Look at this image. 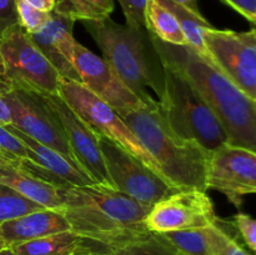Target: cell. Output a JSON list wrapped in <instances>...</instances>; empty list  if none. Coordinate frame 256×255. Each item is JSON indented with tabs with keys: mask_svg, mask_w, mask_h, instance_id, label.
<instances>
[{
	"mask_svg": "<svg viewBox=\"0 0 256 255\" xmlns=\"http://www.w3.org/2000/svg\"><path fill=\"white\" fill-rule=\"evenodd\" d=\"M16 8L20 25L28 34H32L42 29L52 14V12H42V10L32 6L24 0H16Z\"/></svg>",
	"mask_w": 256,
	"mask_h": 255,
	"instance_id": "obj_28",
	"label": "cell"
},
{
	"mask_svg": "<svg viewBox=\"0 0 256 255\" xmlns=\"http://www.w3.org/2000/svg\"><path fill=\"white\" fill-rule=\"evenodd\" d=\"M0 182L14 189L22 196L42 205L45 209L62 212V189L32 176L20 168L0 158Z\"/></svg>",
	"mask_w": 256,
	"mask_h": 255,
	"instance_id": "obj_18",
	"label": "cell"
},
{
	"mask_svg": "<svg viewBox=\"0 0 256 255\" xmlns=\"http://www.w3.org/2000/svg\"><path fill=\"white\" fill-rule=\"evenodd\" d=\"M166 8L172 10L176 18L182 32L186 40L188 46L199 52L202 56L208 59V52L205 48L204 34L212 25L200 14V12H194L174 0H160Z\"/></svg>",
	"mask_w": 256,
	"mask_h": 255,
	"instance_id": "obj_21",
	"label": "cell"
},
{
	"mask_svg": "<svg viewBox=\"0 0 256 255\" xmlns=\"http://www.w3.org/2000/svg\"><path fill=\"white\" fill-rule=\"evenodd\" d=\"M255 100H256V99H255Z\"/></svg>",
	"mask_w": 256,
	"mask_h": 255,
	"instance_id": "obj_41",
	"label": "cell"
},
{
	"mask_svg": "<svg viewBox=\"0 0 256 255\" xmlns=\"http://www.w3.org/2000/svg\"><path fill=\"white\" fill-rule=\"evenodd\" d=\"M254 32H255V35H256V28H254Z\"/></svg>",
	"mask_w": 256,
	"mask_h": 255,
	"instance_id": "obj_40",
	"label": "cell"
},
{
	"mask_svg": "<svg viewBox=\"0 0 256 255\" xmlns=\"http://www.w3.org/2000/svg\"><path fill=\"white\" fill-rule=\"evenodd\" d=\"M209 226L158 235L176 255H214Z\"/></svg>",
	"mask_w": 256,
	"mask_h": 255,
	"instance_id": "obj_22",
	"label": "cell"
},
{
	"mask_svg": "<svg viewBox=\"0 0 256 255\" xmlns=\"http://www.w3.org/2000/svg\"><path fill=\"white\" fill-rule=\"evenodd\" d=\"M112 186L145 205H155L180 189L105 136H98Z\"/></svg>",
	"mask_w": 256,
	"mask_h": 255,
	"instance_id": "obj_8",
	"label": "cell"
},
{
	"mask_svg": "<svg viewBox=\"0 0 256 255\" xmlns=\"http://www.w3.org/2000/svg\"><path fill=\"white\" fill-rule=\"evenodd\" d=\"M20 24L16 0H0V36L14 25Z\"/></svg>",
	"mask_w": 256,
	"mask_h": 255,
	"instance_id": "obj_31",
	"label": "cell"
},
{
	"mask_svg": "<svg viewBox=\"0 0 256 255\" xmlns=\"http://www.w3.org/2000/svg\"><path fill=\"white\" fill-rule=\"evenodd\" d=\"M0 40H2V38H0ZM4 75V65H2V55H0V76H2Z\"/></svg>",
	"mask_w": 256,
	"mask_h": 255,
	"instance_id": "obj_38",
	"label": "cell"
},
{
	"mask_svg": "<svg viewBox=\"0 0 256 255\" xmlns=\"http://www.w3.org/2000/svg\"><path fill=\"white\" fill-rule=\"evenodd\" d=\"M59 94L80 115V118L90 125L98 136L110 139L135 158L142 160L150 169L164 176L156 162L142 146L140 140L135 136L122 118L110 105L90 92L82 82L60 78Z\"/></svg>",
	"mask_w": 256,
	"mask_h": 255,
	"instance_id": "obj_6",
	"label": "cell"
},
{
	"mask_svg": "<svg viewBox=\"0 0 256 255\" xmlns=\"http://www.w3.org/2000/svg\"><path fill=\"white\" fill-rule=\"evenodd\" d=\"M5 248H8V245H6V242H5L4 238H2V232H0V250L5 249Z\"/></svg>",
	"mask_w": 256,
	"mask_h": 255,
	"instance_id": "obj_37",
	"label": "cell"
},
{
	"mask_svg": "<svg viewBox=\"0 0 256 255\" xmlns=\"http://www.w3.org/2000/svg\"><path fill=\"white\" fill-rule=\"evenodd\" d=\"M216 218L208 192L189 189L179 190L152 205L144 222L149 232L162 234L209 226Z\"/></svg>",
	"mask_w": 256,
	"mask_h": 255,
	"instance_id": "obj_12",
	"label": "cell"
},
{
	"mask_svg": "<svg viewBox=\"0 0 256 255\" xmlns=\"http://www.w3.org/2000/svg\"><path fill=\"white\" fill-rule=\"evenodd\" d=\"M25 2L30 4L36 9L42 10V12H52L55 6V0H24Z\"/></svg>",
	"mask_w": 256,
	"mask_h": 255,
	"instance_id": "obj_34",
	"label": "cell"
},
{
	"mask_svg": "<svg viewBox=\"0 0 256 255\" xmlns=\"http://www.w3.org/2000/svg\"><path fill=\"white\" fill-rule=\"evenodd\" d=\"M174 2H179V4L184 5V6L194 10V12H199V9H198V4H196L198 0H174Z\"/></svg>",
	"mask_w": 256,
	"mask_h": 255,
	"instance_id": "obj_35",
	"label": "cell"
},
{
	"mask_svg": "<svg viewBox=\"0 0 256 255\" xmlns=\"http://www.w3.org/2000/svg\"><path fill=\"white\" fill-rule=\"evenodd\" d=\"M19 255H104L105 246L72 230L10 246Z\"/></svg>",
	"mask_w": 256,
	"mask_h": 255,
	"instance_id": "obj_19",
	"label": "cell"
},
{
	"mask_svg": "<svg viewBox=\"0 0 256 255\" xmlns=\"http://www.w3.org/2000/svg\"><path fill=\"white\" fill-rule=\"evenodd\" d=\"M9 82L0 78V124H12V110L6 100V92L9 89Z\"/></svg>",
	"mask_w": 256,
	"mask_h": 255,
	"instance_id": "obj_33",
	"label": "cell"
},
{
	"mask_svg": "<svg viewBox=\"0 0 256 255\" xmlns=\"http://www.w3.org/2000/svg\"><path fill=\"white\" fill-rule=\"evenodd\" d=\"M42 209L45 208L0 182V225L5 222Z\"/></svg>",
	"mask_w": 256,
	"mask_h": 255,
	"instance_id": "obj_25",
	"label": "cell"
},
{
	"mask_svg": "<svg viewBox=\"0 0 256 255\" xmlns=\"http://www.w3.org/2000/svg\"><path fill=\"white\" fill-rule=\"evenodd\" d=\"M0 38V55L4 65L2 79L34 92L59 94V72L22 25H14Z\"/></svg>",
	"mask_w": 256,
	"mask_h": 255,
	"instance_id": "obj_7",
	"label": "cell"
},
{
	"mask_svg": "<svg viewBox=\"0 0 256 255\" xmlns=\"http://www.w3.org/2000/svg\"><path fill=\"white\" fill-rule=\"evenodd\" d=\"M40 94H42L56 112L76 164L94 180L95 184L112 186L105 169L96 132L65 102L62 95L46 92Z\"/></svg>",
	"mask_w": 256,
	"mask_h": 255,
	"instance_id": "obj_13",
	"label": "cell"
},
{
	"mask_svg": "<svg viewBox=\"0 0 256 255\" xmlns=\"http://www.w3.org/2000/svg\"><path fill=\"white\" fill-rule=\"evenodd\" d=\"M232 224L234 229L239 232L242 239L246 244L250 250L256 252V219L245 214L239 212L232 220Z\"/></svg>",
	"mask_w": 256,
	"mask_h": 255,
	"instance_id": "obj_29",
	"label": "cell"
},
{
	"mask_svg": "<svg viewBox=\"0 0 256 255\" xmlns=\"http://www.w3.org/2000/svg\"><path fill=\"white\" fill-rule=\"evenodd\" d=\"M112 10L114 0H55L52 12L74 22H96L110 18Z\"/></svg>",
	"mask_w": 256,
	"mask_h": 255,
	"instance_id": "obj_24",
	"label": "cell"
},
{
	"mask_svg": "<svg viewBox=\"0 0 256 255\" xmlns=\"http://www.w3.org/2000/svg\"><path fill=\"white\" fill-rule=\"evenodd\" d=\"M162 64L165 89L159 106L169 126L184 139L198 142L208 152L229 144L224 128L199 90L178 68Z\"/></svg>",
	"mask_w": 256,
	"mask_h": 255,
	"instance_id": "obj_5",
	"label": "cell"
},
{
	"mask_svg": "<svg viewBox=\"0 0 256 255\" xmlns=\"http://www.w3.org/2000/svg\"><path fill=\"white\" fill-rule=\"evenodd\" d=\"M254 25L256 26V12H255V19H254Z\"/></svg>",
	"mask_w": 256,
	"mask_h": 255,
	"instance_id": "obj_39",
	"label": "cell"
},
{
	"mask_svg": "<svg viewBox=\"0 0 256 255\" xmlns=\"http://www.w3.org/2000/svg\"><path fill=\"white\" fill-rule=\"evenodd\" d=\"M104 255H176L156 232L149 230L105 246Z\"/></svg>",
	"mask_w": 256,
	"mask_h": 255,
	"instance_id": "obj_23",
	"label": "cell"
},
{
	"mask_svg": "<svg viewBox=\"0 0 256 255\" xmlns=\"http://www.w3.org/2000/svg\"><path fill=\"white\" fill-rule=\"evenodd\" d=\"M0 158L12 165H19L28 158L24 144L8 130L5 125L0 124Z\"/></svg>",
	"mask_w": 256,
	"mask_h": 255,
	"instance_id": "obj_27",
	"label": "cell"
},
{
	"mask_svg": "<svg viewBox=\"0 0 256 255\" xmlns=\"http://www.w3.org/2000/svg\"><path fill=\"white\" fill-rule=\"evenodd\" d=\"M0 255H19V254H18V252H15L12 248L8 246V248H5V249L0 250Z\"/></svg>",
	"mask_w": 256,
	"mask_h": 255,
	"instance_id": "obj_36",
	"label": "cell"
},
{
	"mask_svg": "<svg viewBox=\"0 0 256 255\" xmlns=\"http://www.w3.org/2000/svg\"><path fill=\"white\" fill-rule=\"evenodd\" d=\"M75 22L52 12L49 20L36 32L29 34L44 56L52 62L62 79L80 82L74 65V49L76 40L72 36Z\"/></svg>",
	"mask_w": 256,
	"mask_h": 255,
	"instance_id": "obj_15",
	"label": "cell"
},
{
	"mask_svg": "<svg viewBox=\"0 0 256 255\" xmlns=\"http://www.w3.org/2000/svg\"><path fill=\"white\" fill-rule=\"evenodd\" d=\"M66 230H72L69 222L62 212L54 209L38 210L0 225V232L8 246H15Z\"/></svg>",
	"mask_w": 256,
	"mask_h": 255,
	"instance_id": "obj_16",
	"label": "cell"
},
{
	"mask_svg": "<svg viewBox=\"0 0 256 255\" xmlns=\"http://www.w3.org/2000/svg\"><path fill=\"white\" fill-rule=\"evenodd\" d=\"M9 84L6 100L12 110V125L36 142L56 150L76 164L62 122L42 94L12 82Z\"/></svg>",
	"mask_w": 256,
	"mask_h": 255,
	"instance_id": "obj_9",
	"label": "cell"
},
{
	"mask_svg": "<svg viewBox=\"0 0 256 255\" xmlns=\"http://www.w3.org/2000/svg\"><path fill=\"white\" fill-rule=\"evenodd\" d=\"M118 114L149 152L170 184L180 190L208 192L206 168L210 152L198 142L178 135L165 120L159 102L154 106Z\"/></svg>",
	"mask_w": 256,
	"mask_h": 255,
	"instance_id": "obj_4",
	"label": "cell"
},
{
	"mask_svg": "<svg viewBox=\"0 0 256 255\" xmlns=\"http://www.w3.org/2000/svg\"><path fill=\"white\" fill-rule=\"evenodd\" d=\"M74 65L80 82L116 112L148 106L102 58L78 42L74 49Z\"/></svg>",
	"mask_w": 256,
	"mask_h": 255,
	"instance_id": "obj_14",
	"label": "cell"
},
{
	"mask_svg": "<svg viewBox=\"0 0 256 255\" xmlns=\"http://www.w3.org/2000/svg\"><path fill=\"white\" fill-rule=\"evenodd\" d=\"M145 28L162 42L172 45H188L176 18L160 0H149L145 8Z\"/></svg>",
	"mask_w": 256,
	"mask_h": 255,
	"instance_id": "obj_20",
	"label": "cell"
},
{
	"mask_svg": "<svg viewBox=\"0 0 256 255\" xmlns=\"http://www.w3.org/2000/svg\"><path fill=\"white\" fill-rule=\"evenodd\" d=\"M225 4L236 10L240 15L254 24L256 12V0H222Z\"/></svg>",
	"mask_w": 256,
	"mask_h": 255,
	"instance_id": "obj_32",
	"label": "cell"
},
{
	"mask_svg": "<svg viewBox=\"0 0 256 255\" xmlns=\"http://www.w3.org/2000/svg\"><path fill=\"white\" fill-rule=\"evenodd\" d=\"M10 132L15 135L20 142L24 144L26 149L28 158L39 166L44 168L45 170L56 176L62 182L69 186H82V185L95 184L94 180L86 174L82 169H80L75 162L68 159L56 150L36 142L30 138L29 135L24 134L14 125H5Z\"/></svg>",
	"mask_w": 256,
	"mask_h": 255,
	"instance_id": "obj_17",
	"label": "cell"
},
{
	"mask_svg": "<svg viewBox=\"0 0 256 255\" xmlns=\"http://www.w3.org/2000/svg\"><path fill=\"white\" fill-rule=\"evenodd\" d=\"M206 190H216L242 206L245 195L256 194V152L230 144L210 152Z\"/></svg>",
	"mask_w": 256,
	"mask_h": 255,
	"instance_id": "obj_11",
	"label": "cell"
},
{
	"mask_svg": "<svg viewBox=\"0 0 256 255\" xmlns=\"http://www.w3.org/2000/svg\"><path fill=\"white\" fill-rule=\"evenodd\" d=\"M152 40L162 62L178 68L206 100L229 144L256 152V100L188 45L168 44L154 35Z\"/></svg>",
	"mask_w": 256,
	"mask_h": 255,
	"instance_id": "obj_1",
	"label": "cell"
},
{
	"mask_svg": "<svg viewBox=\"0 0 256 255\" xmlns=\"http://www.w3.org/2000/svg\"><path fill=\"white\" fill-rule=\"evenodd\" d=\"M62 212L72 232L108 246L146 232L152 206L112 186L92 184L62 189Z\"/></svg>",
	"mask_w": 256,
	"mask_h": 255,
	"instance_id": "obj_2",
	"label": "cell"
},
{
	"mask_svg": "<svg viewBox=\"0 0 256 255\" xmlns=\"http://www.w3.org/2000/svg\"><path fill=\"white\" fill-rule=\"evenodd\" d=\"M82 24L102 50V59L129 89L148 106L156 105L146 89L154 90L159 99L162 96L164 64L146 28L119 24L110 18Z\"/></svg>",
	"mask_w": 256,
	"mask_h": 255,
	"instance_id": "obj_3",
	"label": "cell"
},
{
	"mask_svg": "<svg viewBox=\"0 0 256 255\" xmlns=\"http://www.w3.org/2000/svg\"><path fill=\"white\" fill-rule=\"evenodd\" d=\"M149 0H118L125 16V24L145 28V8Z\"/></svg>",
	"mask_w": 256,
	"mask_h": 255,
	"instance_id": "obj_30",
	"label": "cell"
},
{
	"mask_svg": "<svg viewBox=\"0 0 256 255\" xmlns=\"http://www.w3.org/2000/svg\"><path fill=\"white\" fill-rule=\"evenodd\" d=\"M208 59L235 85L256 99V35L219 30L212 26L204 34Z\"/></svg>",
	"mask_w": 256,
	"mask_h": 255,
	"instance_id": "obj_10",
	"label": "cell"
},
{
	"mask_svg": "<svg viewBox=\"0 0 256 255\" xmlns=\"http://www.w3.org/2000/svg\"><path fill=\"white\" fill-rule=\"evenodd\" d=\"M232 222L216 218L209 226L214 255H250L232 232Z\"/></svg>",
	"mask_w": 256,
	"mask_h": 255,
	"instance_id": "obj_26",
	"label": "cell"
}]
</instances>
